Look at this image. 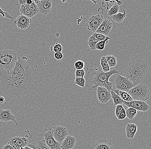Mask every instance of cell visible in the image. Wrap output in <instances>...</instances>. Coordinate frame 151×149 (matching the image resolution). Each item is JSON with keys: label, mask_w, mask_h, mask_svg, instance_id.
Returning a JSON list of instances; mask_svg holds the SVG:
<instances>
[{"label": "cell", "mask_w": 151, "mask_h": 149, "mask_svg": "<svg viewBox=\"0 0 151 149\" xmlns=\"http://www.w3.org/2000/svg\"><path fill=\"white\" fill-rule=\"evenodd\" d=\"M13 121L16 125H18L16 117L9 110H0V122H8Z\"/></svg>", "instance_id": "cell-17"}, {"label": "cell", "mask_w": 151, "mask_h": 149, "mask_svg": "<svg viewBox=\"0 0 151 149\" xmlns=\"http://www.w3.org/2000/svg\"><path fill=\"white\" fill-rule=\"evenodd\" d=\"M123 106L122 104H119V105H116V108H115V115L117 118L118 117V116L119 114L120 113H121L123 109H124Z\"/></svg>", "instance_id": "cell-37"}, {"label": "cell", "mask_w": 151, "mask_h": 149, "mask_svg": "<svg viewBox=\"0 0 151 149\" xmlns=\"http://www.w3.org/2000/svg\"><path fill=\"white\" fill-rule=\"evenodd\" d=\"M85 66V63L83 61L81 60L76 61L74 63V67L76 70H81L84 68Z\"/></svg>", "instance_id": "cell-32"}, {"label": "cell", "mask_w": 151, "mask_h": 149, "mask_svg": "<svg viewBox=\"0 0 151 149\" xmlns=\"http://www.w3.org/2000/svg\"><path fill=\"white\" fill-rule=\"evenodd\" d=\"M96 91L97 98L101 104L107 103L111 99L110 91L104 87H98Z\"/></svg>", "instance_id": "cell-13"}, {"label": "cell", "mask_w": 151, "mask_h": 149, "mask_svg": "<svg viewBox=\"0 0 151 149\" xmlns=\"http://www.w3.org/2000/svg\"><path fill=\"white\" fill-rule=\"evenodd\" d=\"M52 132L57 142L61 144L64 140L68 135V130L65 127L61 125L54 126L52 128Z\"/></svg>", "instance_id": "cell-10"}, {"label": "cell", "mask_w": 151, "mask_h": 149, "mask_svg": "<svg viewBox=\"0 0 151 149\" xmlns=\"http://www.w3.org/2000/svg\"><path fill=\"white\" fill-rule=\"evenodd\" d=\"M123 104L128 107L134 108L137 111L146 112L149 111L150 107L146 102L139 101L133 100L130 102L124 101Z\"/></svg>", "instance_id": "cell-12"}, {"label": "cell", "mask_w": 151, "mask_h": 149, "mask_svg": "<svg viewBox=\"0 0 151 149\" xmlns=\"http://www.w3.org/2000/svg\"><path fill=\"white\" fill-rule=\"evenodd\" d=\"M50 50L51 51H52V50H53V48L52 47H50Z\"/></svg>", "instance_id": "cell-50"}, {"label": "cell", "mask_w": 151, "mask_h": 149, "mask_svg": "<svg viewBox=\"0 0 151 149\" xmlns=\"http://www.w3.org/2000/svg\"><path fill=\"white\" fill-rule=\"evenodd\" d=\"M36 144L40 149H50L46 144L44 140L38 141Z\"/></svg>", "instance_id": "cell-33"}, {"label": "cell", "mask_w": 151, "mask_h": 149, "mask_svg": "<svg viewBox=\"0 0 151 149\" xmlns=\"http://www.w3.org/2000/svg\"><path fill=\"white\" fill-rule=\"evenodd\" d=\"M35 83V79L21 77L13 69H0V89L10 99L26 96L32 90Z\"/></svg>", "instance_id": "cell-1"}, {"label": "cell", "mask_w": 151, "mask_h": 149, "mask_svg": "<svg viewBox=\"0 0 151 149\" xmlns=\"http://www.w3.org/2000/svg\"><path fill=\"white\" fill-rule=\"evenodd\" d=\"M85 71L84 69L81 70H76L75 74L76 77H84Z\"/></svg>", "instance_id": "cell-35"}, {"label": "cell", "mask_w": 151, "mask_h": 149, "mask_svg": "<svg viewBox=\"0 0 151 149\" xmlns=\"http://www.w3.org/2000/svg\"><path fill=\"white\" fill-rule=\"evenodd\" d=\"M99 40L94 35H92L88 39V42H99Z\"/></svg>", "instance_id": "cell-42"}, {"label": "cell", "mask_w": 151, "mask_h": 149, "mask_svg": "<svg viewBox=\"0 0 151 149\" xmlns=\"http://www.w3.org/2000/svg\"><path fill=\"white\" fill-rule=\"evenodd\" d=\"M19 11L20 12L21 14L28 18L31 19V18L35 16V14L33 13L32 11L30 10L28 6H25L21 5Z\"/></svg>", "instance_id": "cell-22"}, {"label": "cell", "mask_w": 151, "mask_h": 149, "mask_svg": "<svg viewBox=\"0 0 151 149\" xmlns=\"http://www.w3.org/2000/svg\"><path fill=\"white\" fill-rule=\"evenodd\" d=\"M125 111H126V117L130 120L134 119L137 113V110L131 107H128L125 110Z\"/></svg>", "instance_id": "cell-27"}, {"label": "cell", "mask_w": 151, "mask_h": 149, "mask_svg": "<svg viewBox=\"0 0 151 149\" xmlns=\"http://www.w3.org/2000/svg\"><path fill=\"white\" fill-rule=\"evenodd\" d=\"M110 39H111V38L107 36L105 40L99 41L96 44V50H104L106 45L109 43V40Z\"/></svg>", "instance_id": "cell-28"}, {"label": "cell", "mask_w": 151, "mask_h": 149, "mask_svg": "<svg viewBox=\"0 0 151 149\" xmlns=\"http://www.w3.org/2000/svg\"><path fill=\"white\" fill-rule=\"evenodd\" d=\"M94 149H113L112 143L106 139H100L95 143Z\"/></svg>", "instance_id": "cell-19"}, {"label": "cell", "mask_w": 151, "mask_h": 149, "mask_svg": "<svg viewBox=\"0 0 151 149\" xmlns=\"http://www.w3.org/2000/svg\"><path fill=\"white\" fill-rule=\"evenodd\" d=\"M8 144L12 145L15 149H20L28 145V140L26 137L15 136L9 140Z\"/></svg>", "instance_id": "cell-15"}, {"label": "cell", "mask_w": 151, "mask_h": 149, "mask_svg": "<svg viewBox=\"0 0 151 149\" xmlns=\"http://www.w3.org/2000/svg\"><path fill=\"white\" fill-rule=\"evenodd\" d=\"M116 4L119 6L122 4V2L121 1H116Z\"/></svg>", "instance_id": "cell-47"}, {"label": "cell", "mask_w": 151, "mask_h": 149, "mask_svg": "<svg viewBox=\"0 0 151 149\" xmlns=\"http://www.w3.org/2000/svg\"><path fill=\"white\" fill-rule=\"evenodd\" d=\"M100 64H101V66L102 68V71L104 72H108L110 71V68H109L108 63H107L106 56H102L101 58Z\"/></svg>", "instance_id": "cell-25"}, {"label": "cell", "mask_w": 151, "mask_h": 149, "mask_svg": "<svg viewBox=\"0 0 151 149\" xmlns=\"http://www.w3.org/2000/svg\"><path fill=\"white\" fill-rule=\"evenodd\" d=\"M17 54L11 50H0V69L12 70L18 59Z\"/></svg>", "instance_id": "cell-4"}, {"label": "cell", "mask_w": 151, "mask_h": 149, "mask_svg": "<svg viewBox=\"0 0 151 149\" xmlns=\"http://www.w3.org/2000/svg\"><path fill=\"white\" fill-rule=\"evenodd\" d=\"M13 71L21 77L29 79H35L30 65L25 60L18 57Z\"/></svg>", "instance_id": "cell-6"}, {"label": "cell", "mask_w": 151, "mask_h": 149, "mask_svg": "<svg viewBox=\"0 0 151 149\" xmlns=\"http://www.w3.org/2000/svg\"><path fill=\"white\" fill-rule=\"evenodd\" d=\"M126 17V11L123 10V13H118V14L113 15L111 17L113 21L117 23H120L123 21Z\"/></svg>", "instance_id": "cell-23"}, {"label": "cell", "mask_w": 151, "mask_h": 149, "mask_svg": "<svg viewBox=\"0 0 151 149\" xmlns=\"http://www.w3.org/2000/svg\"><path fill=\"white\" fill-rule=\"evenodd\" d=\"M53 50L55 53L61 52L62 50V46L60 43H56L53 47Z\"/></svg>", "instance_id": "cell-38"}, {"label": "cell", "mask_w": 151, "mask_h": 149, "mask_svg": "<svg viewBox=\"0 0 151 149\" xmlns=\"http://www.w3.org/2000/svg\"><path fill=\"white\" fill-rule=\"evenodd\" d=\"M97 43V42H88V45L91 50H96V44Z\"/></svg>", "instance_id": "cell-41"}, {"label": "cell", "mask_w": 151, "mask_h": 149, "mask_svg": "<svg viewBox=\"0 0 151 149\" xmlns=\"http://www.w3.org/2000/svg\"><path fill=\"white\" fill-rule=\"evenodd\" d=\"M86 79L84 77H75L74 83L81 87H84L86 84Z\"/></svg>", "instance_id": "cell-30"}, {"label": "cell", "mask_w": 151, "mask_h": 149, "mask_svg": "<svg viewBox=\"0 0 151 149\" xmlns=\"http://www.w3.org/2000/svg\"><path fill=\"white\" fill-rule=\"evenodd\" d=\"M0 17H3L4 18H6L9 19H13L14 17L11 15L8 14L7 12H5L1 9L0 7Z\"/></svg>", "instance_id": "cell-34"}, {"label": "cell", "mask_w": 151, "mask_h": 149, "mask_svg": "<svg viewBox=\"0 0 151 149\" xmlns=\"http://www.w3.org/2000/svg\"><path fill=\"white\" fill-rule=\"evenodd\" d=\"M76 139L75 137L68 135L61 144V149H72L75 145Z\"/></svg>", "instance_id": "cell-18"}, {"label": "cell", "mask_w": 151, "mask_h": 149, "mask_svg": "<svg viewBox=\"0 0 151 149\" xmlns=\"http://www.w3.org/2000/svg\"><path fill=\"white\" fill-rule=\"evenodd\" d=\"M111 98L113 99V103L114 106H116L119 104H122L124 101L121 98L119 97L117 94H116L114 91H110Z\"/></svg>", "instance_id": "cell-24"}, {"label": "cell", "mask_w": 151, "mask_h": 149, "mask_svg": "<svg viewBox=\"0 0 151 149\" xmlns=\"http://www.w3.org/2000/svg\"><path fill=\"white\" fill-rule=\"evenodd\" d=\"M24 149H33L32 148H30V147H28V146H25L24 147Z\"/></svg>", "instance_id": "cell-49"}, {"label": "cell", "mask_w": 151, "mask_h": 149, "mask_svg": "<svg viewBox=\"0 0 151 149\" xmlns=\"http://www.w3.org/2000/svg\"><path fill=\"white\" fill-rule=\"evenodd\" d=\"M62 1V2L65 3V2L67 1Z\"/></svg>", "instance_id": "cell-51"}, {"label": "cell", "mask_w": 151, "mask_h": 149, "mask_svg": "<svg viewBox=\"0 0 151 149\" xmlns=\"http://www.w3.org/2000/svg\"><path fill=\"white\" fill-rule=\"evenodd\" d=\"M2 149H15L14 147L9 144H6L4 146Z\"/></svg>", "instance_id": "cell-43"}, {"label": "cell", "mask_w": 151, "mask_h": 149, "mask_svg": "<svg viewBox=\"0 0 151 149\" xmlns=\"http://www.w3.org/2000/svg\"><path fill=\"white\" fill-rule=\"evenodd\" d=\"M113 28V24L110 20L104 19L102 23L100 25L96 32L102 34L107 36V35L110 33Z\"/></svg>", "instance_id": "cell-16"}, {"label": "cell", "mask_w": 151, "mask_h": 149, "mask_svg": "<svg viewBox=\"0 0 151 149\" xmlns=\"http://www.w3.org/2000/svg\"><path fill=\"white\" fill-rule=\"evenodd\" d=\"M104 20L102 15L95 14L91 15L86 21V27L88 31L96 32Z\"/></svg>", "instance_id": "cell-7"}, {"label": "cell", "mask_w": 151, "mask_h": 149, "mask_svg": "<svg viewBox=\"0 0 151 149\" xmlns=\"http://www.w3.org/2000/svg\"><path fill=\"white\" fill-rule=\"evenodd\" d=\"M41 136L44 137V140L50 149H61V144L57 142L52 132V128L44 129Z\"/></svg>", "instance_id": "cell-8"}, {"label": "cell", "mask_w": 151, "mask_h": 149, "mask_svg": "<svg viewBox=\"0 0 151 149\" xmlns=\"http://www.w3.org/2000/svg\"><path fill=\"white\" fill-rule=\"evenodd\" d=\"M33 1H32V0H26V5H25V6H27L28 5L32 4Z\"/></svg>", "instance_id": "cell-46"}, {"label": "cell", "mask_w": 151, "mask_h": 149, "mask_svg": "<svg viewBox=\"0 0 151 149\" xmlns=\"http://www.w3.org/2000/svg\"><path fill=\"white\" fill-rule=\"evenodd\" d=\"M148 64L145 61L136 60L129 63L124 77L136 86L143 81L148 71Z\"/></svg>", "instance_id": "cell-3"}, {"label": "cell", "mask_w": 151, "mask_h": 149, "mask_svg": "<svg viewBox=\"0 0 151 149\" xmlns=\"http://www.w3.org/2000/svg\"><path fill=\"white\" fill-rule=\"evenodd\" d=\"M126 118V111L124 108L123 109L122 111L118 116L117 119L119 120H123Z\"/></svg>", "instance_id": "cell-39"}, {"label": "cell", "mask_w": 151, "mask_h": 149, "mask_svg": "<svg viewBox=\"0 0 151 149\" xmlns=\"http://www.w3.org/2000/svg\"><path fill=\"white\" fill-rule=\"evenodd\" d=\"M34 1L37 6L40 15L45 16L50 12L52 5L51 0H39Z\"/></svg>", "instance_id": "cell-11"}, {"label": "cell", "mask_w": 151, "mask_h": 149, "mask_svg": "<svg viewBox=\"0 0 151 149\" xmlns=\"http://www.w3.org/2000/svg\"><path fill=\"white\" fill-rule=\"evenodd\" d=\"M27 6H28V8L32 10L35 15L39 13V10L36 4L35 1H33L32 4L28 5Z\"/></svg>", "instance_id": "cell-31"}, {"label": "cell", "mask_w": 151, "mask_h": 149, "mask_svg": "<svg viewBox=\"0 0 151 149\" xmlns=\"http://www.w3.org/2000/svg\"><path fill=\"white\" fill-rule=\"evenodd\" d=\"M54 57L57 60H61L64 57V55L61 52H56L54 54Z\"/></svg>", "instance_id": "cell-40"}, {"label": "cell", "mask_w": 151, "mask_h": 149, "mask_svg": "<svg viewBox=\"0 0 151 149\" xmlns=\"http://www.w3.org/2000/svg\"><path fill=\"white\" fill-rule=\"evenodd\" d=\"M113 91L117 94L118 96H119L125 102H130L133 101L134 100L132 99L131 96L128 94V92L126 91H121V90H118V89H116V90H113Z\"/></svg>", "instance_id": "cell-21"}, {"label": "cell", "mask_w": 151, "mask_h": 149, "mask_svg": "<svg viewBox=\"0 0 151 149\" xmlns=\"http://www.w3.org/2000/svg\"><path fill=\"white\" fill-rule=\"evenodd\" d=\"M91 1L92 2L94 3V4H96L98 2H99V1L98 0V1Z\"/></svg>", "instance_id": "cell-48"}, {"label": "cell", "mask_w": 151, "mask_h": 149, "mask_svg": "<svg viewBox=\"0 0 151 149\" xmlns=\"http://www.w3.org/2000/svg\"><path fill=\"white\" fill-rule=\"evenodd\" d=\"M5 102V98L3 96H0V104H3Z\"/></svg>", "instance_id": "cell-45"}, {"label": "cell", "mask_w": 151, "mask_h": 149, "mask_svg": "<svg viewBox=\"0 0 151 149\" xmlns=\"http://www.w3.org/2000/svg\"><path fill=\"white\" fill-rule=\"evenodd\" d=\"M32 21L31 19L21 14L13 22V24L14 26H17L19 29L25 30L28 29Z\"/></svg>", "instance_id": "cell-14"}, {"label": "cell", "mask_w": 151, "mask_h": 149, "mask_svg": "<svg viewBox=\"0 0 151 149\" xmlns=\"http://www.w3.org/2000/svg\"><path fill=\"white\" fill-rule=\"evenodd\" d=\"M93 35L96 37L99 41H102V40H105L106 39L107 36L102 35L101 34L98 33L94 32L93 34Z\"/></svg>", "instance_id": "cell-36"}, {"label": "cell", "mask_w": 151, "mask_h": 149, "mask_svg": "<svg viewBox=\"0 0 151 149\" xmlns=\"http://www.w3.org/2000/svg\"><path fill=\"white\" fill-rule=\"evenodd\" d=\"M128 93L134 100L146 101L150 97V91L147 86L143 84H139L135 86Z\"/></svg>", "instance_id": "cell-5"}, {"label": "cell", "mask_w": 151, "mask_h": 149, "mask_svg": "<svg viewBox=\"0 0 151 149\" xmlns=\"http://www.w3.org/2000/svg\"><path fill=\"white\" fill-rule=\"evenodd\" d=\"M115 83L116 89L127 92L135 86L133 83L120 75L116 77Z\"/></svg>", "instance_id": "cell-9"}, {"label": "cell", "mask_w": 151, "mask_h": 149, "mask_svg": "<svg viewBox=\"0 0 151 149\" xmlns=\"http://www.w3.org/2000/svg\"><path fill=\"white\" fill-rule=\"evenodd\" d=\"M120 7L119 6L115 4L113 5V6H111L108 10L107 12V15L109 17H111L113 15L116 14H118L119 13V10Z\"/></svg>", "instance_id": "cell-29"}, {"label": "cell", "mask_w": 151, "mask_h": 149, "mask_svg": "<svg viewBox=\"0 0 151 149\" xmlns=\"http://www.w3.org/2000/svg\"><path fill=\"white\" fill-rule=\"evenodd\" d=\"M106 58L109 68L114 67L116 66L117 60L115 56L113 55H107L106 56Z\"/></svg>", "instance_id": "cell-26"}, {"label": "cell", "mask_w": 151, "mask_h": 149, "mask_svg": "<svg viewBox=\"0 0 151 149\" xmlns=\"http://www.w3.org/2000/svg\"><path fill=\"white\" fill-rule=\"evenodd\" d=\"M27 146L30 148H32L34 149H40L38 147L37 145L35 144H28Z\"/></svg>", "instance_id": "cell-44"}, {"label": "cell", "mask_w": 151, "mask_h": 149, "mask_svg": "<svg viewBox=\"0 0 151 149\" xmlns=\"http://www.w3.org/2000/svg\"><path fill=\"white\" fill-rule=\"evenodd\" d=\"M20 149H24V148H23V147H22V148H21Z\"/></svg>", "instance_id": "cell-52"}, {"label": "cell", "mask_w": 151, "mask_h": 149, "mask_svg": "<svg viewBox=\"0 0 151 149\" xmlns=\"http://www.w3.org/2000/svg\"><path fill=\"white\" fill-rule=\"evenodd\" d=\"M118 73L116 69L106 73L98 68L91 69L86 77L87 87L90 91H96L99 86L104 87L109 91H113V83L109 80L113 74H117Z\"/></svg>", "instance_id": "cell-2"}, {"label": "cell", "mask_w": 151, "mask_h": 149, "mask_svg": "<svg viewBox=\"0 0 151 149\" xmlns=\"http://www.w3.org/2000/svg\"><path fill=\"white\" fill-rule=\"evenodd\" d=\"M138 127L134 123H128L125 127L126 137L129 139H133L137 131Z\"/></svg>", "instance_id": "cell-20"}]
</instances>
